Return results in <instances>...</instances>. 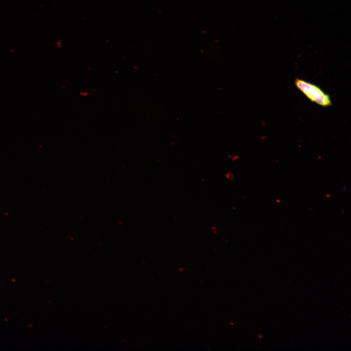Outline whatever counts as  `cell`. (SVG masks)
Listing matches in <instances>:
<instances>
[{"label":"cell","mask_w":351,"mask_h":351,"mask_svg":"<svg viewBox=\"0 0 351 351\" xmlns=\"http://www.w3.org/2000/svg\"><path fill=\"white\" fill-rule=\"evenodd\" d=\"M294 83L297 88L311 101L323 107L332 105L330 96L326 94L319 86L299 78L295 79Z\"/></svg>","instance_id":"1"}]
</instances>
